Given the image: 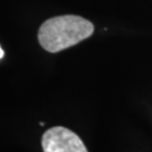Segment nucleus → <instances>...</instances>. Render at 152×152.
I'll return each instance as SVG.
<instances>
[{
    "mask_svg": "<svg viewBox=\"0 0 152 152\" xmlns=\"http://www.w3.org/2000/svg\"><path fill=\"white\" fill-rule=\"evenodd\" d=\"M44 152H88L82 140L69 129L54 126L42 136Z\"/></svg>",
    "mask_w": 152,
    "mask_h": 152,
    "instance_id": "obj_2",
    "label": "nucleus"
},
{
    "mask_svg": "<svg viewBox=\"0 0 152 152\" xmlns=\"http://www.w3.org/2000/svg\"><path fill=\"white\" fill-rule=\"evenodd\" d=\"M94 33L91 23L76 15L50 18L38 29V42L45 51L56 53L71 48Z\"/></svg>",
    "mask_w": 152,
    "mask_h": 152,
    "instance_id": "obj_1",
    "label": "nucleus"
},
{
    "mask_svg": "<svg viewBox=\"0 0 152 152\" xmlns=\"http://www.w3.org/2000/svg\"><path fill=\"white\" fill-rule=\"evenodd\" d=\"M4 54H5V53H4V50L1 49V46H0V59L4 56Z\"/></svg>",
    "mask_w": 152,
    "mask_h": 152,
    "instance_id": "obj_3",
    "label": "nucleus"
}]
</instances>
